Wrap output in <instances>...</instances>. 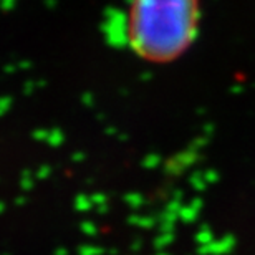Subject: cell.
Instances as JSON below:
<instances>
[{
  "label": "cell",
  "mask_w": 255,
  "mask_h": 255,
  "mask_svg": "<svg viewBox=\"0 0 255 255\" xmlns=\"http://www.w3.org/2000/svg\"><path fill=\"white\" fill-rule=\"evenodd\" d=\"M199 0H131L126 38L137 57L174 62L197 37Z\"/></svg>",
  "instance_id": "1"
}]
</instances>
